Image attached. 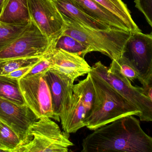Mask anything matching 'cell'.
<instances>
[{
    "label": "cell",
    "instance_id": "cell-28",
    "mask_svg": "<svg viewBox=\"0 0 152 152\" xmlns=\"http://www.w3.org/2000/svg\"><path fill=\"white\" fill-rule=\"evenodd\" d=\"M138 87L143 94L152 101V76L145 85H143L142 87Z\"/></svg>",
    "mask_w": 152,
    "mask_h": 152
},
{
    "label": "cell",
    "instance_id": "cell-1",
    "mask_svg": "<svg viewBox=\"0 0 152 152\" xmlns=\"http://www.w3.org/2000/svg\"><path fill=\"white\" fill-rule=\"evenodd\" d=\"M129 115L99 128L83 139V152H152V137Z\"/></svg>",
    "mask_w": 152,
    "mask_h": 152
},
{
    "label": "cell",
    "instance_id": "cell-23",
    "mask_svg": "<svg viewBox=\"0 0 152 152\" xmlns=\"http://www.w3.org/2000/svg\"><path fill=\"white\" fill-rule=\"evenodd\" d=\"M28 24L12 25L0 22V51L15 41Z\"/></svg>",
    "mask_w": 152,
    "mask_h": 152
},
{
    "label": "cell",
    "instance_id": "cell-11",
    "mask_svg": "<svg viewBox=\"0 0 152 152\" xmlns=\"http://www.w3.org/2000/svg\"><path fill=\"white\" fill-rule=\"evenodd\" d=\"M45 77L51 94L55 120L60 122V117L73 99L75 80L52 68L45 71Z\"/></svg>",
    "mask_w": 152,
    "mask_h": 152
},
{
    "label": "cell",
    "instance_id": "cell-10",
    "mask_svg": "<svg viewBox=\"0 0 152 152\" xmlns=\"http://www.w3.org/2000/svg\"><path fill=\"white\" fill-rule=\"evenodd\" d=\"M37 120L26 104L20 106L0 97V120L17 134L22 144L27 140L30 126Z\"/></svg>",
    "mask_w": 152,
    "mask_h": 152
},
{
    "label": "cell",
    "instance_id": "cell-27",
    "mask_svg": "<svg viewBox=\"0 0 152 152\" xmlns=\"http://www.w3.org/2000/svg\"><path fill=\"white\" fill-rule=\"evenodd\" d=\"M33 66L25 67V68L18 69L12 71L10 74L6 75V76L10 77L13 78L18 79H20L21 78L24 76L31 69Z\"/></svg>",
    "mask_w": 152,
    "mask_h": 152
},
{
    "label": "cell",
    "instance_id": "cell-18",
    "mask_svg": "<svg viewBox=\"0 0 152 152\" xmlns=\"http://www.w3.org/2000/svg\"><path fill=\"white\" fill-rule=\"evenodd\" d=\"M0 97L20 106L26 104L19 79L7 76L0 75Z\"/></svg>",
    "mask_w": 152,
    "mask_h": 152
},
{
    "label": "cell",
    "instance_id": "cell-21",
    "mask_svg": "<svg viewBox=\"0 0 152 152\" xmlns=\"http://www.w3.org/2000/svg\"><path fill=\"white\" fill-rule=\"evenodd\" d=\"M22 144L17 134L0 120V149L6 152H16Z\"/></svg>",
    "mask_w": 152,
    "mask_h": 152
},
{
    "label": "cell",
    "instance_id": "cell-12",
    "mask_svg": "<svg viewBox=\"0 0 152 152\" xmlns=\"http://www.w3.org/2000/svg\"><path fill=\"white\" fill-rule=\"evenodd\" d=\"M52 67L73 80L88 74L92 70L84 58L62 49H52L48 53Z\"/></svg>",
    "mask_w": 152,
    "mask_h": 152
},
{
    "label": "cell",
    "instance_id": "cell-3",
    "mask_svg": "<svg viewBox=\"0 0 152 152\" xmlns=\"http://www.w3.org/2000/svg\"><path fill=\"white\" fill-rule=\"evenodd\" d=\"M62 17L66 25L63 34L71 36L88 45L92 51L101 53L112 60L118 59L124 54L132 32L119 29L89 28Z\"/></svg>",
    "mask_w": 152,
    "mask_h": 152
},
{
    "label": "cell",
    "instance_id": "cell-14",
    "mask_svg": "<svg viewBox=\"0 0 152 152\" xmlns=\"http://www.w3.org/2000/svg\"><path fill=\"white\" fill-rule=\"evenodd\" d=\"M87 112L81 96L74 94L71 102L60 117L63 131L68 134H72L86 127L84 119Z\"/></svg>",
    "mask_w": 152,
    "mask_h": 152
},
{
    "label": "cell",
    "instance_id": "cell-6",
    "mask_svg": "<svg viewBox=\"0 0 152 152\" xmlns=\"http://www.w3.org/2000/svg\"><path fill=\"white\" fill-rule=\"evenodd\" d=\"M52 49V44L31 19L19 36L0 51V59L42 57Z\"/></svg>",
    "mask_w": 152,
    "mask_h": 152
},
{
    "label": "cell",
    "instance_id": "cell-13",
    "mask_svg": "<svg viewBox=\"0 0 152 152\" xmlns=\"http://www.w3.org/2000/svg\"><path fill=\"white\" fill-rule=\"evenodd\" d=\"M52 1L62 16L75 21L81 26L97 29L113 28L105 23L88 15L74 0Z\"/></svg>",
    "mask_w": 152,
    "mask_h": 152
},
{
    "label": "cell",
    "instance_id": "cell-8",
    "mask_svg": "<svg viewBox=\"0 0 152 152\" xmlns=\"http://www.w3.org/2000/svg\"><path fill=\"white\" fill-rule=\"evenodd\" d=\"M138 74L142 85L152 76V34L132 32L123 54Z\"/></svg>",
    "mask_w": 152,
    "mask_h": 152
},
{
    "label": "cell",
    "instance_id": "cell-19",
    "mask_svg": "<svg viewBox=\"0 0 152 152\" xmlns=\"http://www.w3.org/2000/svg\"><path fill=\"white\" fill-rule=\"evenodd\" d=\"M52 49H62L83 58L88 53L93 52L88 45L65 34H62L53 42L52 44Z\"/></svg>",
    "mask_w": 152,
    "mask_h": 152
},
{
    "label": "cell",
    "instance_id": "cell-15",
    "mask_svg": "<svg viewBox=\"0 0 152 152\" xmlns=\"http://www.w3.org/2000/svg\"><path fill=\"white\" fill-rule=\"evenodd\" d=\"M31 20L28 0H5L0 22L12 25L27 24Z\"/></svg>",
    "mask_w": 152,
    "mask_h": 152
},
{
    "label": "cell",
    "instance_id": "cell-16",
    "mask_svg": "<svg viewBox=\"0 0 152 152\" xmlns=\"http://www.w3.org/2000/svg\"><path fill=\"white\" fill-rule=\"evenodd\" d=\"M87 14L113 28L131 32L128 27L110 11L94 0H74Z\"/></svg>",
    "mask_w": 152,
    "mask_h": 152
},
{
    "label": "cell",
    "instance_id": "cell-5",
    "mask_svg": "<svg viewBox=\"0 0 152 152\" xmlns=\"http://www.w3.org/2000/svg\"><path fill=\"white\" fill-rule=\"evenodd\" d=\"M92 70L141 111L140 120L152 122V101L142 93L138 87L131 84L121 73L115 60H112L109 68L101 61L97 62L92 66Z\"/></svg>",
    "mask_w": 152,
    "mask_h": 152
},
{
    "label": "cell",
    "instance_id": "cell-7",
    "mask_svg": "<svg viewBox=\"0 0 152 152\" xmlns=\"http://www.w3.org/2000/svg\"><path fill=\"white\" fill-rule=\"evenodd\" d=\"M46 70L23 77L19 83L25 103L37 119L47 117L55 120L51 94L45 79Z\"/></svg>",
    "mask_w": 152,
    "mask_h": 152
},
{
    "label": "cell",
    "instance_id": "cell-22",
    "mask_svg": "<svg viewBox=\"0 0 152 152\" xmlns=\"http://www.w3.org/2000/svg\"><path fill=\"white\" fill-rule=\"evenodd\" d=\"M43 57L0 59V75L6 76L18 69L34 66L40 61Z\"/></svg>",
    "mask_w": 152,
    "mask_h": 152
},
{
    "label": "cell",
    "instance_id": "cell-17",
    "mask_svg": "<svg viewBox=\"0 0 152 152\" xmlns=\"http://www.w3.org/2000/svg\"><path fill=\"white\" fill-rule=\"evenodd\" d=\"M122 21L131 32L141 31L132 18L127 5L121 0H94Z\"/></svg>",
    "mask_w": 152,
    "mask_h": 152
},
{
    "label": "cell",
    "instance_id": "cell-24",
    "mask_svg": "<svg viewBox=\"0 0 152 152\" xmlns=\"http://www.w3.org/2000/svg\"><path fill=\"white\" fill-rule=\"evenodd\" d=\"M115 60L122 74L130 82H133L136 79H138L137 72L124 55H122Z\"/></svg>",
    "mask_w": 152,
    "mask_h": 152
},
{
    "label": "cell",
    "instance_id": "cell-2",
    "mask_svg": "<svg viewBox=\"0 0 152 152\" xmlns=\"http://www.w3.org/2000/svg\"><path fill=\"white\" fill-rule=\"evenodd\" d=\"M90 73L95 90V98L91 110L84 119L85 126L88 129L94 131L129 115L141 117L140 110L96 73L92 70Z\"/></svg>",
    "mask_w": 152,
    "mask_h": 152
},
{
    "label": "cell",
    "instance_id": "cell-29",
    "mask_svg": "<svg viewBox=\"0 0 152 152\" xmlns=\"http://www.w3.org/2000/svg\"><path fill=\"white\" fill-rule=\"evenodd\" d=\"M4 1H5V0H0V15H1L2 10Z\"/></svg>",
    "mask_w": 152,
    "mask_h": 152
},
{
    "label": "cell",
    "instance_id": "cell-20",
    "mask_svg": "<svg viewBox=\"0 0 152 152\" xmlns=\"http://www.w3.org/2000/svg\"><path fill=\"white\" fill-rule=\"evenodd\" d=\"M73 90L74 94L81 96L88 112L93 106L95 98V90L90 72L86 79L74 85Z\"/></svg>",
    "mask_w": 152,
    "mask_h": 152
},
{
    "label": "cell",
    "instance_id": "cell-25",
    "mask_svg": "<svg viewBox=\"0 0 152 152\" xmlns=\"http://www.w3.org/2000/svg\"><path fill=\"white\" fill-rule=\"evenodd\" d=\"M135 6L144 15L147 22L152 28V0H135Z\"/></svg>",
    "mask_w": 152,
    "mask_h": 152
},
{
    "label": "cell",
    "instance_id": "cell-26",
    "mask_svg": "<svg viewBox=\"0 0 152 152\" xmlns=\"http://www.w3.org/2000/svg\"><path fill=\"white\" fill-rule=\"evenodd\" d=\"M52 67L50 57L48 56V54L44 56L42 59L35 64L31 69L24 76H28L32 75H35L38 73H41L50 68ZM24 77V76H23Z\"/></svg>",
    "mask_w": 152,
    "mask_h": 152
},
{
    "label": "cell",
    "instance_id": "cell-4",
    "mask_svg": "<svg viewBox=\"0 0 152 152\" xmlns=\"http://www.w3.org/2000/svg\"><path fill=\"white\" fill-rule=\"evenodd\" d=\"M69 134L62 132L52 119L44 117L30 126L27 140L16 152H67L74 145Z\"/></svg>",
    "mask_w": 152,
    "mask_h": 152
},
{
    "label": "cell",
    "instance_id": "cell-9",
    "mask_svg": "<svg viewBox=\"0 0 152 152\" xmlns=\"http://www.w3.org/2000/svg\"><path fill=\"white\" fill-rule=\"evenodd\" d=\"M31 19L52 44L66 29L61 13L52 0H28Z\"/></svg>",
    "mask_w": 152,
    "mask_h": 152
}]
</instances>
